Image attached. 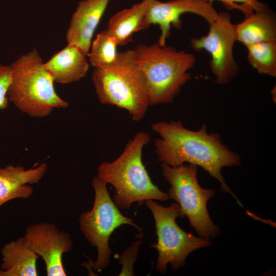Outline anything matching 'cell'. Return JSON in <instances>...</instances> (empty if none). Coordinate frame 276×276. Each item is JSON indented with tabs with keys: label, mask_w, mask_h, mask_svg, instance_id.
Listing matches in <instances>:
<instances>
[{
	"label": "cell",
	"mask_w": 276,
	"mask_h": 276,
	"mask_svg": "<svg viewBox=\"0 0 276 276\" xmlns=\"http://www.w3.org/2000/svg\"><path fill=\"white\" fill-rule=\"evenodd\" d=\"M151 128L159 136L154 141L159 162L171 166L188 163L201 167L219 181L223 192L232 195L242 206L221 173L224 167L240 165L241 159L223 143L219 134L208 132L205 124L193 130L185 127L181 121H159L154 123Z\"/></svg>",
	"instance_id": "1"
},
{
	"label": "cell",
	"mask_w": 276,
	"mask_h": 276,
	"mask_svg": "<svg viewBox=\"0 0 276 276\" xmlns=\"http://www.w3.org/2000/svg\"><path fill=\"white\" fill-rule=\"evenodd\" d=\"M150 140L148 133H136L118 158L103 162L97 168V176L114 187L112 200L119 209H129L134 202L141 205L148 199H169L153 183L143 163V150Z\"/></svg>",
	"instance_id": "2"
},
{
	"label": "cell",
	"mask_w": 276,
	"mask_h": 276,
	"mask_svg": "<svg viewBox=\"0 0 276 276\" xmlns=\"http://www.w3.org/2000/svg\"><path fill=\"white\" fill-rule=\"evenodd\" d=\"M132 50L147 89L150 105L172 103L191 79L189 71L196 63L194 55L157 42L140 44Z\"/></svg>",
	"instance_id": "3"
},
{
	"label": "cell",
	"mask_w": 276,
	"mask_h": 276,
	"mask_svg": "<svg viewBox=\"0 0 276 276\" xmlns=\"http://www.w3.org/2000/svg\"><path fill=\"white\" fill-rule=\"evenodd\" d=\"M9 101L22 112L33 118L45 117L56 108H65L68 103L61 98L54 87V79L43 66L36 49L21 55L10 65Z\"/></svg>",
	"instance_id": "4"
},
{
	"label": "cell",
	"mask_w": 276,
	"mask_h": 276,
	"mask_svg": "<svg viewBox=\"0 0 276 276\" xmlns=\"http://www.w3.org/2000/svg\"><path fill=\"white\" fill-rule=\"evenodd\" d=\"M91 77L100 103L127 110L135 122L144 117L149 96L132 50L118 52L113 64L95 68Z\"/></svg>",
	"instance_id": "5"
},
{
	"label": "cell",
	"mask_w": 276,
	"mask_h": 276,
	"mask_svg": "<svg viewBox=\"0 0 276 276\" xmlns=\"http://www.w3.org/2000/svg\"><path fill=\"white\" fill-rule=\"evenodd\" d=\"M162 173L171 186L169 198L179 205L180 217L187 216L200 237L210 240L217 236L220 228L213 222L206 206L215 191L199 185L198 166L189 164L171 166L162 163Z\"/></svg>",
	"instance_id": "6"
},
{
	"label": "cell",
	"mask_w": 276,
	"mask_h": 276,
	"mask_svg": "<svg viewBox=\"0 0 276 276\" xmlns=\"http://www.w3.org/2000/svg\"><path fill=\"white\" fill-rule=\"evenodd\" d=\"M145 202L155 221L157 243L152 246L158 251L156 269L160 273H166L169 263L174 270H178L185 265L186 259L191 252L211 245L210 239L196 237L179 226L176 221L180 217L177 202H172L167 207L153 199Z\"/></svg>",
	"instance_id": "7"
},
{
	"label": "cell",
	"mask_w": 276,
	"mask_h": 276,
	"mask_svg": "<svg viewBox=\"0 0 276 276\" xmlns=\"http://www.w3.org/2000/svg\"><path fill=\"white\" fill-rule=\"evenodd\" d=\"M95 200L91 210L82 213L79 218L80 229L89 243L97 247V259L91 264L98 272L109 265L111 249L109 240L111 234L119 226L128 224L139 230L141 228L132 219L123 215L110 197L107 183L97 176L91 181Z\"/></svg>",
	"instance_id": "8"
},
{
	"label": "cell",
	"mask_w": 276,
	"mask_h": 276,
	"mask_svg": "<svg viewBox=\"0 0 276 276\" xmlns=\"http://www.w3.org/2000/svg\"><path fill=\"white\" fill-rule=\"evenodd\" d=\"M210 25L205 35L190 40L191 48L195 51L205 50L211 55L210 67L219 85L228 84L239 71L233 54L237 41L235 25L227 12L220 13L219 17Z\"/></svg>",
	"instance_id": "9"
},
{
	"label": "cell",
	"mask_w": 276,
	"mask_h": 276,
	"mask_svg": "<svg viewBox=\"0 0 276 276\" xmlns=\"http://www.w3.org/2000/svg\"><path fill=\"white\" fill-rule=\"evenodd\" d=\"M187 13L198 15L204 19L209 24L220 16L213 4L204 0H170L161 2L150 0L143 22V30L151 25H157L161 31L157 43L161 46L166 45L170 35L171 26L177 29L181 28V16Z\"/></svg>",
	"instance_id": "10"
},
{
	"label": "cell",
	"mask_w": 276,
	"mask_h": 276,
	"mask_svg": "<svg viewBox=\"0 0 276 276\" xmlns=\"http://www.w3.org/2000/svg\"><path fill=\"white\" fill-rule=\"evenodd\" d=\"M24 237L30 248L43 259L48 276H65L64 254L72 251L73 241L69 234L53 223L30 225Z\"/></svg>",
	"instance_id": "11"
},
{
	"label": "cell",
	"mask_w": 276,
	"mask_h": 276,
	"mask_svg": "<svg viewBox=\"0 0 276 276\" xmlns=\"http://www.w3.org/2000/svg\"><path fill=\"white\" fill-rule=\"evenodd\" d=\"M111 0H82L73 12L66 39L87 56L94 32Z\"/></svg>",
	"instance_id": "12"
},
{
	"label": "cell",
	"mask_w": 276,
	"mask_h": 276,
	"mask_svg": "<svg viewBox=\"0 0 276 276\" xmlns=\"http://www.w3.org/2000/svg\"><path fill=\"white\" fill-rule=\"evenodd\" d=\"M47 170L46 163L27 170L12 165L0 168V207L13 199L31 197L33 188L28 184L38 183Z\"/></svg>",
	"instance_id": "13"
},
{
	"label": "cell",
	"mask_w": 276,
	"mask_h": 276,
	"mask_svg": "<svg viewBox=\"0 0 276 276\" xmlns=\"http://www.w3.org/2000/svg\"><path fill=\"white\" fill-rule=\"evenodd\" d=\"M244 19L235 25L237 41L246 47L264 41H276V18L269 8L261 11L241 10Z\"/></svg>",
	"instance_id": "14"
},
{
	"label": "cell",
	"mask_w": 276,
	"mask_h": 276,
	"mask_svg": "<svg viewBox=\"0 0 276 276\" xmlns=\"http://www.w3.org/2000/svg\"><path fill=\"white\" fill-rule=\"evenodd\" d=\"M43 68L50 73L54 81L60 84H69L84 77L89 64L86 55L77 46L67 44L63 49L45 63Z\"/></svg>",
	"instance_id": "15"
},
{
	"label": "cell",
	"mask_w": 276,
	"mask_h": 276,
	"mask_svg": "<svg viewBox=\"0 0 276 276\" xmlns=\"http://www.w3.org/2000/svg\"><path fill=\"white\" fill-rule=\"evenodd\" d=\"M0 276H37L39 257L28 245L24 236L6 243L1 250Z\"/></svg>",
	"instance_id": "16"
},
{
	"label": "cell",
	"mask_w": 276,
	"mask_h": 276,
	"mask_svg": "<svg viewBox=\"0 0 276 276\" xmlns=\"http://www.w3.org/2000/svg\"><path fill=\"white\" fill-rule=\"evenodd\" d=\"M150 0L142 1L121 10L109 19L106 30L113 36L119 45H124L133 40V34L143 30V22Z\"/></svg>",
	"instance_id": "17"
},
{
	"label": "cell",
	"mask_w": 276,
	"mask_h": 276,
	"mask_svg": "<svg viewBox=\"0 0 276 276\" xmlns=\"http://www.w3.org/2000/svg\"><path fill=\"white\" fill-rule=\"evenodd\" d=\"M119 46L116 38L106 30L99 32L92 41L87 54L90 64L96 67H103L113 64L117 60Z\"/></svg>",
	"instance_id": "18"
},
{
	"label": "cell",
	"mask_w": 276,
	"mask_h": 276,
	"mask_svg": "<svg viewBox=\"0 0 276 276\" xmlns=\"http://www.w3.org/2000/svg\"><path fill=\"white\" fill-rule=\"evenodd\" d=\"M249 64L260 74L276 77V41H264L246 47Z\"/></svg>",
	"instance_id": "19"
},
{
	"label": "cell",
	"mask_w": 276,
	"mask_h": 276,
	"mask_svg": "<svg viewBox=\"0 0 276 276\" xmlns=\"http://www.w3.org/2000/svg\"><path fill=\"white\" fill-rule=\"evenodd\" d=\"M141 243L140 240L136 241L125 249L121 255L119 262L122 265V268L119 275H133V266L137 259Z\"/></svg>",
	"instance_id": "20"
},
{
	"label": "cell",
	"mask_w": 276,
	"mask_h": 276,
	"mask_svg": "<svg viewBox=\"0 0 276 276\" xmlns=\"http://www.w3.org/2000/svg\"><path fill=\"white\" fill-rule=\"evenodd\" d=\"M10 65L0 64V109L4 110L8 106L9 99L7 91L11 81Z\"/></svg>",
	"instance_id": "21"
},
{
	"label": "cell",
	"mask_w": 276,
	"mask_h": 276,
	"mask_svg": "<svg viewBox=\"0 0 276 276\" xmlns=\"http://www.w3.org/2000/svg\"><path fill=\"white\" fill-rule=\"evenodd\" d=\"M204 1L213 4L215 1L222 2L224 4L229 8L234 4L240 3V5L250 8L254 11H261L267 9L268 7L266 4L262 3L258 0H204Z\"/></svg>",
	"instance_id": "22"
}]
</instances>
